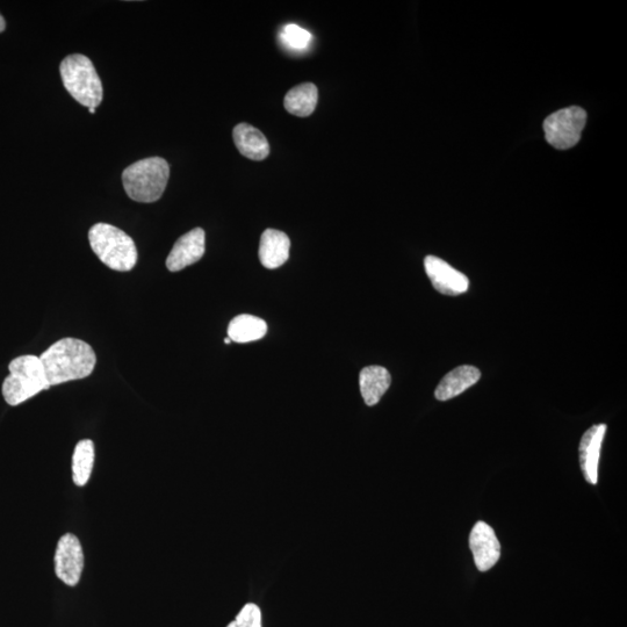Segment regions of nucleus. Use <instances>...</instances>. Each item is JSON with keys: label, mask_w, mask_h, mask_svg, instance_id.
Wrapping results in <instances>:
<instances>
[{"label": "nucleus", "mask_w": 627, "mask_h": 627, "mask_svg": "<svg viewBox=\"0 0 627 627\" xmlns=\"http://www.w3.org/2000/svg\"><path fill=\"white\" fill-rule=\"evenodd\" d=\"M9 371L2 387L7 405L19 406L50 388L40 357L25 355L14 358Z\"/></svg>", "instance_id": "nucleus-4"}, {"label": "nucleus", "mask_w": 627, "mask_h": 627, "mask_svg": "<svg viewBox=\"0 0 627 627\" xmlns=\"http://www.w3.org/2000/svg\"><path fill=\"white\" fill-rule=\"evenodd\" d=\"M235 146L240 153L252 161H263L270 154L268 139L259 129L249 124H240L234 128Z\"/></svg>", "instance_id": "nucleus-14"}, {"label": "nucleus", "mask_w": 627, "mask_h": 627, "mask_svg": "<svg viewBox=\"0 0 627 627\" xmlns=\"http://www.w3.org/2000/svg\"><path fill=\"white\" fill-rule=\"evenodd\" d=\"M587 122V113L579 106L564 108L550 115L544 122L547 142L552 147L565 150L576 146Z\"/></svg>", "instance_id": "nucleus-6"}, {"label": "nucleus", "mask_w": 627, "mask_h": 627, "mask_svg": "<svg viewBox=\"0 0 627 627\" xmlns=\"http://www.w3.org/2000/svg\"><path fill=\"white\" fill-rule=\"evenodd\" d=\"M89 112L91 114H95L96 113V108H89Z\"/></svg>", "instance_id": "nucleus-22"}, {"label": "nucleus", "mask_w": 627, "mask_h": 627, "mask_svg": "<svg viewBox=\"0 0 627 627\" xmlns=\"http://www.w3.org/2000/svg\"><path fill=\"white\" fill-rule=\"evenodd\" d=\"M481 378V372L477 367L463 365L452 370L442 379L436 388L435 396L439 401H449L463 394Z\"/></svg>", "instance_id": "nucleus-13"}, {"label": "nucleus", "mask_w": 627, "mask_h": 627, "mask_svg": "<svg viewBox=\"0 0 627 627\" xmlns=\"http://www.w3.org/2000/svg\"><path fill=\"white\" fill-rule=\"evenodd\" d=\"M50 387L91 376L97 356L91 345L77 338H63L40 356Z\"/></svg>", "instance_id": "nucleus-1"}, {"label": "nucleus", "mask_w": 627, "mask_h": 627, "mask_svg": "<svg viewBox=\"0 0 627 627\" xmlns=\"http://www.w3.org/2000/svg\"><path fill=\"white\" fill-rule=\"evenodd\" d=\"M225 343L226 344H230V343H232V341H230V338L228 337V338H226Z\"/></svg>", "instance_id": "nucleus-23"}, {"label": "nucleus", "mask_w": 627, "mask_h": 627, "mask_svg": "<svg viewBox=\"0 0 627 627\" xmlns=\"http://www.w3.org/2000/svg\"><path fill=\"white\" fill-rule=\"evenodd\" d=\"M291 241L285 233L266 229L259 244V259L264 268L275 270L290 258Z\"/></svg>", "instance_id": "nucleus-12"}, {"label": "nucleus", "mask_w": 627, "mask_h": 627, "mask_svg": "<svg viewBox=\"0 0 627 627\" xmlns=\"http://www.w3.org/2000/svg\"><path fill=\"white\" fill-rule=\"evenodd\" d=\"M5 28H6V21L4 17L2 16V14H0V33H3L5 31Z\"/></svg>", "instance_id": "nucleus-21"}, {"label": "nucleus", "mask_w": 627, "mask_h": 627, "mask_svg": "<svg viewBox=\"0 0 627 627\" xmlns=\"http://www.w3.org/2000/svg\"><path fill=\"white\" fill-rule=\"evenodd\" d=\"M95 444L91 439H83L78 442L72 454V480L78 487H84L91 479L93 466H95Z\"/></svg>", "instance_id": "nucleus-18"}, {"label": "nucleus", "mask_w": 627, "mask_h": 627, "mask_svg": "<svg viewBox=\"0 0 627 627\" xmlns=\"http://www.w3.org/2000/svg\"><path fill=\"white\" fill-rule=\"evenodd\" d=\"M607 431V425L596 424L583 434L580 446V466L586 481L590 485H597L598 464H600L602 443Z\"/></svg>", "instance_id": "nucleus-11"}, {"label": "nucleus", "mask_w": 627, "mask_h": 627, "mask_svg": "<svg viewBox=\"0 0 627 627\" xmlns=\"http://www.w3.org/2000/svg\"><path fill=\"white\" fill-rule=\"evenodd\" d=\"M55 574L57 579L69 587H75L81 581L84 569V552L79 539L66 533L59 539L55 551Z\"/></svg>", "instance_id": "nucleus-7"}, {"label": "nucleus", "mask_w": 627, "mask_h": 627, "mask_svg": "<svg viewBox=\"0 0 627 627\" xmlns=\"http://www.w3.org/2000/svg\"><path fill=\"white\" fill-rule=\"evenodd\" d=\"M169 177V163L162 157H149L129 165L122 174V183L129 198L150 204L162 198Z\"/></svg>", "instance_id": "nucleus-2"}, {"label": "nucleus", "mask_w": 627, "mask_h": 627, "mask_svg": "<svg viewBox=\"0 0 627 627\" xmlns=\"http://www.w3.org/2000/svg\"><path fill=\"white\" fill-rule=\"evenodd\" d=\"M319 100V90L313 83L295 86L287 93L284 105L286 111L295 117L307 118L313 114Z\"/></svg>", "instance_id": "nucleus-17"}, {"label": "nucleus", "mask_w": 627, "mask_h": 627, "mask_svg": "<svg viewBox=\"0 0 627 627\" xmlns=\"http://www.w3.org/2000/svg\"><path fill=\"white\" fill-rule=\"evenodd\" d=\"M268 333V324L257 316L243 314L236 316L228 326V337L236 343H250L262 340Z\"/></svg>", "instance_id": "nucleus-16"}, {"label": "nucleus", "mask_w": 627, "mask_h": 627, "mask_svg": "<svg viewBox=\"0 0 627 627\" xmlns=\"http://www.w3.org/2000/svg\"><path fill=\"white\" fill-rule=\"evenodd\" d=\"M89 241L100 261L114 271L128 272L138 263L135 242L117 227L97 223L90 229Z\"/></svg>", "instance_id": "nucleus-3"}, {"label": "nucleus", "mask_w": 627, "mask_h": 627, "mask_svg": "<svg viewBox=\"0 0 627 627\" xmlns=\"http://www.w3.org/2000/svg\"><path fill=\"white\" fill-rule=\"evenodd\" d=\"M392 377L383 366H367L359 374L360 393L367 406L373 407L391 387Z\"/></svg>", "instance_id": "nucleus-15"}, {"label": "nucleus", "mask_w": 627, "mask_h": 627, "mask_svg": "<svg viewBox=\"0 0 627 627\" xmlns=\"http://www.w3.org/2000/svg\"><path fill=\"white\" fill-rule=\"evenodd\" d=\"M205 240L206 235L201 228L193 229L179 237L168 256V270L171 272L182 271L187 266L199 262L205 255Z\"/></svg>", "instance_id": "nucleus-10"}, {"label": "nucleus", "mask_w": 627, "mask_h": 627, "mask_svg": "<svg viewBox=\"0 0 627 627\" xmlns=\"http://www.w3.org/2000/svg\"><path fill=\"white\" fill-rule=\"evenodd\" d=\"M64 88L85 107L96 108L103 102V84L89 59L81 54L69 55L61 63Z\"/></svg>", "instance_id": "nucleus-5"}, {"label": "nucleus", "mask_w": 627, "mask_h": 627, "mask_svg": "<svg viewBox=\"0 0 627 627\" xmlns=\"http://www.w3.org/2000/svg\"><path fill=\"white\" fill-rule=\"evenodd\" d=\"M227 627H262V612L258 605L249 603Z\"/></svg>", "instance_id": "nucleus-20"}, {"label": "nucleus", "mask_w": 627, "mask_h": 627, "mask_svg": "<svg viewBox=\"0 0 627 627\" xmlns=\"http://www.w3.org/2000/svg\"><path fill=\"white\" fill-rule=\"evenodd\" d=\"M470 549L473 553L475 565L480 572L492 569L501 557V545L492 526L485 522H478L470 536Z\"/></svg>", "instance_id": "nucleus-9"}, {"label": "nucleus", "mask_w": 627, "mask_h": 627, "mask_svg": "<svg viewBox=\"0 0 627 627\" xmlns=\"http://www.w3.org/2000/svg\"><path fill=\"white\" fill-rule=\"evenodd\" d=\"M280 38L285 46L293 50H305L313 40L311 33L295 24L286 25L280 33Z\"/></svg>", "instance_id": "nucleus-19"}, {"label": "nucleus", "mask_w": 627, "mask_h": 627, "mask_svg": "<svg viewBox=\"0 0 627 627\" xmlns=\"http://www.w3.org/2000/svg\"><path fill=\"white\" fill-rule=\"evenodd\" d=\"M424 269L435 290L444 295L464 294L470 287V280L460 271L443 259L436 256H428L424 259Z\"/></svg>", "instance_id": "nucleus-8"}]
</instances>
